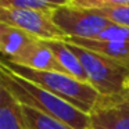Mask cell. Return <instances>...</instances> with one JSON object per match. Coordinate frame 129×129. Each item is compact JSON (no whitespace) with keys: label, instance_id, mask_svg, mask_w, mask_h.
I'll return each instance as SVG.
<instances>
[{"label":"cell","instance_id":"6da1fadb","mask_svg":"<svg viewBox=\"0 0 129 129\" xmlns=\"http://www.w3.org/2000/svg\"><path fill=\"white\" fill-rule=\"evenodd\" d=\"M0 86L6 87L18 103L34 107L74 129H90L89 114H85L34 82L18 76L4 65L0 67Z\"/></svg>","mask_w":129,"mask_h":129},{"label":"cell","instance_id":"7a4b0ae2","mask_svg":"<svg viewBox=\"0 0 129 129\" xmlns=\"http://www.w3.org/2000/svg\"><path fill=\"white\" fill-rule=\"evenodd\" d=\"M2 65L7 67L18 76L34 82L35 85L56 94L57 97L65 100L67 103L72 104L85 114H90L100 99V94L87 82L78 81L68 74L56 72V71L31 70V68L7 61L4 58H2Z\"/></svg>","mask_w":129,"mask_h":129},{"label":"cell","instance_id":"3957f363","mask_svg":"<svg viewBox=\"0 0 129 129\" xmlns=\"http://www.w3.org/2000/svg\"><path fill=\"white\" fill-rule=\"evenodd\" d=\"M68 45L78 56L89 85L101 97H112L129 90V67L81 46Z\"/></svg>","mask_w":129,"mask_h":129},{"label":"cell","instance_id":"277c9868","mask_svg":"<svg viewBox=\"0 0 129 129\" xmlns=\"http://www.w3.org/2000/svg\"><path fill=\"white\" fill-rule=\"evenodd\" d=\"M51 18L67 38L81 39H94L112 24L110 20L93 13L92 10L78 9L70 4L54 10Z\"/></svg>","mask_w":129,"mask_h":129},{"label":"cell","instance_id":"5b68a950","mask_svg":"<svg viewBox=\"0 0 129 129\" xmlns=\"http://www.w3.org/2000/svg\"><path fill=\"white\" fill-rule=\"evenodd\" d=\"M0 22L17 26L43 40H64L67 38L64 32L54 24L51 13L49 11L0 7Z\"/></svg>","mask_w":129,"mask_h":129},{"label":"cell","instance_id":"8992f818","mask_svg":"<svg viewBox=\"0 0 129 129\" xmlns=\"http://www.w3.org/2000/svg\"><path fill=\"white\" fill-rule=\"evenodd\" d=\"M90 129H129V103L111 97L99 99L90 112Z\"/></svg>","mask_w":129,"mask_h":129},{"label":"cell","instance_id":"52a82bcc","mask_svg":"<svg viewBox=\"0 0 129 129\" xmlns=\"http://www.w3.org/2000/svg\"><path fill=\"white\" fill-rule=\"evenodd\" d=\"M7 61H11L17 65H22V67L31 68V70L56 71V72H64L65 74L62 67L56 60L53 51L50 50L47 42L43 39L32 40L17 56L13 57L11 60H7Z\"/></svg>","mask_w":129,"mask_h":129},{"label":"cell","instance_id":"ba28073f","mask_svg":"<svg viewBox=\"0 0 129 129\" xmlns=\"http://www.w3.org/2000/svg\"><path fill=\"white\" fill-rule=\"evenodd\" d=\"M64 42L81 46L87 50L106 56L111 60L129 67V42L118 40H100V39H81V38H65Z\"/></svg>","mask_w":129,"mask_h":129},{"label":"cell","instance_id":"9c48e42d","mask_svg":"<svg viewBox=\"0 0 129 129\" xmlns=\"http://www.w3.org/2000/svg\"><path fill=\"white\" fill-rule=\"evenodd\" d=\"M35 39H38V38L17 28V26L0 22V51H2V58L11 60L13 57H15L22 49H25Z\"/></svg>","mask_w":129,"mask_h":129},{"label":"cell","instance_id":"30bf717a","mask_svg":"<svg viewBox=\"0 0 129 129\" xmlns=\"http://www.w3.org/2000/svg\"><path fill=\"white\" fill-rule=\"evenodd\" d=\"M46 42H47L50 50L53 51L58 64L65 71V74H68L70 76L78 79V81L87 82L86 72H85L81 61H79L78 56L72 51L71 46L67 42H64V40H46Z\"/></svg>","mask_w":129,"mask_h":129},{"label":"cell","instance_id":"8fae6325","mask_svg":"<svg viewBox=\"0 0 129 129\" xmlns=\"http://www.w3.org/2000/svg\"><path fill=\"white\" fill-rule=\"evenodd\" d=\"M0 129H26L20 103L3 86H0Z\"/></svg>","mask_w":129,"mask_h":129},{"label":"cell","instance_id":"7c38bea8","mask_svg":"<svg viewBox=\"0 0 129 129\" xmlns=\"http://www.w3.org/2000/svg\"><path fill=\"white\" fill-rule=\"evenodd\" d=\"M20 108L26 129H74L57 118L50 117L34 107L20 103Z\"/></svg>","mask_w":129,"mask_h":129},{"label":"cell","instance_id":"4fadbf2b","mask_svg":"<svg viewBox=\"0 0 129 129\" xmlns=\"http://www.w3.org/2000/svg\"><path fill=\"white\" fill-rule=\"evenodd\" d=\"M70 0H0V7L3 9L20 10H39L53 13L58 7L68 6Z\"/></svg>","mask_w":129,"mask_h":129},{"label":"cell","instance_id":"5bb4252c","mask_svg":"<svg viewBox=\"0 0 129 129\" xmlns=\"http://www.w3.org/2000/svg\"><path fill=\"white\" fill-rule=\"evenodd\" d=\"M93 13L101 15V17L110 20L111 22L118 24L122 26L129 28V4L128 6H118L111 9H100V10H92Z\"/></svg>","mask_w":129,"mask_h":129},{"label":"cell","instance_id":"9a60e30c","mask_svg":"<svg viewBox=\"0 0 129 129\" xmlns=\"http://www.w3.org/2000/svg\"><path fill=\"white\" fill-rule=\"evenodd\" d=\"M129 0H70V6L86 10L111 9L118 6H128Z\"/></svg>","mask_w":129,"mask_h":129},{"label":"cell","instance_id":"2e32d148","mask_svg":"<svg viewBox=\"0 0 129 129\" xmlns=\"http://www.w3.org/2000/svg\"><path fill=\"white\" fill-rule=\"evenodd\" d=\"M100 40H118V42H129V28L112 22L107 29H104L97 38Z\"/></svg>","mask_w":129,"mask_h":129},{"label":"cell","instance_id":"e0dca14e","mask_svg":"<svg viewBox=\"0 0 129 129\" xmlns=\"http://www.w3.org/2000/svg\"><path fill=\"white\" fill-rule=\"evenodd\" d=\"M111 99H114V100H119V101H128L129 103V90H126V92L121 93V94H118V96H112Z\"/></svg>","mask_w":129,"mask_h":129}]
</instances>
